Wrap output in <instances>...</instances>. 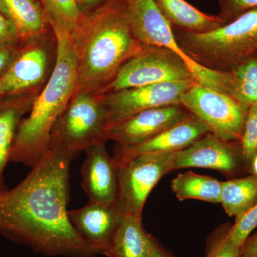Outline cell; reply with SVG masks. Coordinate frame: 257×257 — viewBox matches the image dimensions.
<instances>
[{"label": "cell", "instance_id": "cell-1", "mask_svg": "<svg viewBox=\"0 0 257 257\" xmlns=\"http://www.w3.org/2000/svg\"><path fill=\"white\" fill-rule=\"evenodd\" d=\"M74 158L53 147L17 187L0 195V232L48 256L93 257L99 250L69 220V168Z\"/></svg>", "mask_w": 257, "mask_h": 257}, {"label": "cell", "instance_id": "cell-2", "mask_svg": "<svg viewBox=\"0 0 257 257\" xmlns=\"http://www.w3.org/2000/svg\"><path fill=\"white\" fill-rule=\"evenodd\" d=\"M70 37L77 59L76 92L100 94L145 48L134 35L124 0H108L84 13Z\"/></svg>", "mask_w": 257, "mask_h": 257}, {"label": "cell", "instance_id": "cell-3", "mask_svg": "<svg viewBox=\"0 0 257 257\" xmlns=\"http://www.w3.org/2000/svg\"><path fill=\"white\" fill-rule=\"evenodd\" d=\"M56 40L55 61L28 116L19 125L10 162L33 167L46 152L52 128L77 88V59L70 33L49 20Z\"/></svg>", "mask_w": 257, "mask_h": 257}, {"label": "cell", "instance_id": "cell-4", "mask_svg": "<svg viewBox=\"0 0 257 257\" xmlns=\"http://www.w3.org/2000/svg\"><path fill=\"white\" fill-rule=\"evenodd\" d=\"M173 31L182 50L210 70L231 72L257 57V8L206 33Z\"/></svg>", "mask_w": 257, "mask_h": 257}, {"label": "cell", "instance_id": "cell-5", "mask_svg": "<svg viewBox=\"0 0 257 257\" xmlns=\"http://www.w3.org/2000/svg\"><path fill=\"white\" fill-rule=\"evenodd\" d=\"M110 127L101 94L75 92L54 125L48 147L75 157L90 147L106 143Z\"/></svg>", "mask_w": 257, "mask_h": 257}, {"label": "cell", "instance_id": "cell-6", "mask_svg": "<svg viewBox=\"0 0 257 257\" xmlns=\"http://www.w3.org/2000/svg\"><path fill=\"white\" fill-rule=\"evenodd\" d=\"M128 23L134 35L145 47L172 51L188 65L196 82L232 96L230 72H216L202 67L179 46L173 29L157 8L155 0H124Z\"/></svg>", "mask_w": 257, "mask_h": 257}, {"label": "cell", "instance_id": "cell-7", "mask_svg": "<svg viewBox=\"0 0 257 257\" xmlns=\"http://www.w3.org/2000/svg\"><path fill=\"white\" fill-rule=\"evenodd\" d=\"M180 104L209 128L228 142H240L248 106L234 96L194 82L184 93Z\"/></svg>", "mask_w": 257, "mask_h": 257}, {"label": "cell", "instance_id": "cell-8", "mask_svg": "<svg viewBox=\"0 0 257 257\" xmlns=\"http://www.w3.org/2000/svg\"><path fill=\"white\" fill-rule=\"evenodd\" d=\"M194 81L188 65L172 51L145 47L123 65L115 78L100 94L160 83Z\"/></svg>", "mask_w": 257, "mask_h": 257}, {"label": "cell", "instance_id": "cell-9", "mask_svg": "<svg viewBox=\"0 0 257 257\" xmlns=\"http://www.w3.org/2000/svg\"><path fill=\"white\" fill-rule=\"evenodd\" d=\"M172 154H143L119 162L117 204L124 213L143 216L150 192L164 175L172 171Z\"/></svg>", "mask_w": 257, "mask_h": 257}, {"label": "cell", "instance_id": "cell-10", "mask_svg": "<svg viewBox=\"0 0 257 257\" xmlns=\"http://www.w3.org/2000/svg\"><path fill=\"white\" fill-rule=\"evenodd\" d=\"M55 44L54 32L24 44L0 79V98L41 91L49 79L51 52Z\"/></svg>", "mask_w": 257, "mask_h": 257}, {"label": "cell", "instance_id": "cell-11", "mask_svg": "<svg viewBox=\"0 0 257 257\" xmlns=\"http://www.w3.org/2000/svg\"><path fill=\"white\" fill-rule=\"evenodd\" d=\"M194 81L160 83L101 94L111 126L140 111L181 104V98Z\"/></svg>", "mask_w": 257, "mask_h": 257}, {"label": "cell", "instance_id": "cell-12", "mask_svg": "<svg viewBox=\"0 0 257 257\" xmlns=\"http://www.w3.org/2000/svg\"><path fill=\"white\" fill-rule=\"evenodd\" d=\"M190 167L211 169L229 177L248 171L239 142L225 141L211 133L172 154V171Z\"/></svg>", "mask_w": 257, "mask_h": 257}, {"label": "cell", "instance_id": "cell-13", "mask_svg": "<svg viewBox=\"0 0 257 257\" xmlns=\"http://www.w3.org/2000/svg\"><path fill=\"white\" fill-rule=\"evenodd\" d=\"M182 104H172L147 109L113 124L109 140L120 148L137 146L189 117Z\"/></svg>", "mask_w": 257, "mask_h": 257}, {"label": "cell", "instance_id": "cell-14", "mask_svg": "<svg viewBox=\"0 0 257 257\" xmlns=\"http://www.w3.org/2000/svg\"><path fill=\"white\" fill-rule=\"evenodd\" d=\"M81 175L82 187L89 202L114 204L118 201L119 164L108 155L105 143L97 144L86 150Z\"/></svg>", "mask_w": 257, "mask_h": 257}, {"label": "cell", "instance_id": "cell-15", "mask_svg": "<svg viewBox=\"0 0 257 257\" xmlns=\"http://www.w3.org/2000/svg\"><path fill=\"white\" fill-rule=\"evenodd\" d=\"M126 213L119 204L89 202L84 207L68 211L69 220L79 236L104 253Z\"/></svg>", "mask_w": 257, "mask_h": 257}, {"label": "cell", "instance_id": "cell-16", "mask_svg": "<svg viewBox=\"0 0 257 257\" xmlns=\"http://www.w3.org/2000/svg\"><path fill=\"white\" fill-rule=\"evenodd\" d=\"M209 133V128L191 114L187 119L145 143L125 148L116 147L114 158L118 162H121L143 154L180 151Z\"/></svg>", "mask_w": 257, "mask_h": 257}, {"label": "cell", "instance_id": "cell-17", "mask_svg": "<svg viewBox=\"0 0 257 257\" xmlns=\"http://www.w3.org/2000/svg\"><path fill=\"white\" fill-rule=\"evenodd\" d=\"M41 91L0 98V195L8 191L4 172L10 161L19 125Z\"/></svg>", "mask_w": 257, "mask_h": 257}, {"label": "cell", "instance_id": "cell-18", "mask_svg": "<svg viewBox=\"0 0 257 257\" xmlns=\"http://www.w3.org/2000/svg\"><path fill=\"white\" fill-rule=\"evenodd\" d=\"M0 12L15 25L23 45L53 33L46 13L37 0H0Z\"/></svg>", "mask_w": 257, "mask_h": 257}, {"label": "cell", "instance_id": "cell-19", "mask_svg": "<svg viewBox=\"0 0 257 257\" xmlns=\"http://www.w3.org/2000/svg\"><path fill=\"white\" fill-rule=\"evenodd\" d=\"M155 241L144 229L143 216L126 213L102 254L107 257H150Z\"/></svg>", "mask_w": 257, "mask_h": 257}, {"label": "cell", "instance_id": "cell-20", "mask_svg": "<svg viewBox=\"0 0 257 257\" xmlns=\"http://www.w3.org/2000/svg\"><path fill=\"white\" fill-rule=\"evenodd\" d=\"M157 8L174 30L189 33L212 31L225 24L218 15L206 14L185 0H155Z\"/></svg>", "mask_w": 257, "mask_h": 257}, {"label": "cell", "instance_id": "cell-21", "mask_svg": "<svg viewBox=\"0 0 257 257\" xmlns=\"http://www.w3.org/2000/svg\"><path fill=\"white\" fill-rule=\"evenodd\" d=\"M172 192L179 201L197 199L209 203L221 202L222 182L192 172L179 174L171 182Z\"/></svg>", "mask_w": 257, "mask_h": 257}, {"label": "cell", "instance_id": "cell-22", "mask_svg": "<svg viewBox=\"0 0 257 257\" xmlns=\"http://www.w3.org/2000/svg\"><path fill=\"white\" fill-rule=\"evenodd\" d=\"M256 202V175L222 182L220 203L228 216L235 217L252 207Z\"/></svg>", "mask_w": 257, "mask_h": 257}, {"label": "cell", "instance_id": "cell-23", "mask_svg": "<svg viewBox=\"0 0 257 257\" xmlns=\"http://www.w3.org/2000/svg\"><path fill=\"white\" fill-rule=\"evenodd\" d=\"M232 96L249 107L257 106V57L231 71Z\"/></svg>", "mask_w": 257, "mask_h": 257}, {"label": "cell", "instance_id": "cell-24", "mask_svg": "<svg viewBox=\"0 0 257 257\" xmlns=\"http://www.w3.org/2000/svg\"><path fill=\"white\" fill-rule=\"evenodd\" d=\"M40 1L49 20L63 27L70 33L77 26L84 13L77 0H37Z\"/></svg>", "mask_w": 257, "mask_h": 257}, {"label": "cell", "instance_id": "cell-25", "mask_svg": "<svg viewBox=\"0 0 257 257\" xmlns=\"http://www.w3.org/2000/svg\"><path fill=\"white\" fill-rule=\"evenodd\" d=\"M230 225L214 231L208 239L206 257H241V248L229 237Z\"/></svg>", "mask_w": 257, "mask_h": 257}, {"label": "cell", "instance_id": "cell-26", "mask_svg": "<svg viewBox=\"0 0 257 257\" xmlns=\"http://www.w3.org/2000/svg\"><path fill=\"white\" fill-rule=\"evenodd\" d=\"M257 229V202L252 207L235 216L234 224L230 225L229 237L241 248L246 238Z\"/></svg>", "mask_w": 257, "mask_h": 257}, {"label": "cell", "instance_id": "cell-27", "mask_svg": "<svg viewBox=\"0 0 257 257\" xmlns=\"http://www.w3.org/2000/svg\"><path fill=\"white\" fill-rule=\"evenodd\" d=\"M239 143L248 172L251 161L257 153V106L248 107Z\"/></svg>", "mask_w": 257, "mask_h": 257}, {"label": "cell", "instance_id": "cell-28", "mask_svg": "<svg viewBox=\"0 0 257 257\" xmlns=\"http://www.w3.org/2000/svg\"><path fill=\"white\" fill-rule=\"evenodd\" d=\"M218 16L226 24L231 23L243 13L257 8V0H218Z\"/></svg>", "mask_w": 257, "mask_h": 257}, {"label": "cell", "instance_id": "cell-29", "mask_svg": "<svg viewBox=\"0 0 257 257\" xmlns=\"http://www.w3.org/2000/svg\"><path fill=\"white\" fill-rule=\"evenodd\" d=\"M0 45H23L18 30L0 12Z\"/></svg>", "mask_w": 257, "mask_h": 257}, {"label": "cell", "instance_id": "cell-30", "mask_svg": "<svg viewBox=\"0 0 257 257\" xmlns=\"http://www.w3.org/2000/svg\"><path fill=\"white\" fill-rule=\"evenodd\" d=\"M23 45H0V79L9 68Z\"/></svg>", "mask_w": 257, "mask_h": 257}, {"label": "cell", "instance_id": "cell-31", "mask_svg": "<svg viewBox=\"0 0 257 257\" xmlns=\"http://www.w3.org/2000/svg\"><path fill=\"white\" fill-rule=\"evenodd\" d=\"M241 257H257V229L246 238L241 247Z\"/></svg>", "mask_w": 257, "mask_h": 257}, {"label": "cell", "instance_id": "cell-32", "mask_svg": "<svg viewBox=\"0 0 257 257\" xmlns=\"http://www.w3.org/2000/svg\"><path fill=\"white\" fill-rule=\"evenodd\" d=\"M108 0H77L79 9L83 13H88Z\"/></svg>", "mask_w": 257, "mask_h": 257}, {"label": "cell", "instance_id": "cell-33", "mask_svg": "<svg viewBox=\"0 0 257 257\" xmlns=\"http://www.w3.org/2000/svg\"><path fill=\"white\" fill-rule=\"evenodd\" d=\"M150 257H175L172 256L170 252L167 251L165 248L157 242L155 239L154 243L153 248H152V252L150 253Z\"/></svg>", "mask_w": 257, "mask_h": 257}, {"label": "cell", "instance_id": "cell-34", "mask_svg": "<svg viewBox=\"0 0 257 257\" xmlns=\"http://www.w3.org/2000/svg\"><path fill=\"white\" fill-rule=\"evenodd\" d=\"M248 172L251 173V175L257 176V153L253 157L252 161H251Z\"/></svg>", "mask_w": 257, "mask_h": 257}]
</instances>
